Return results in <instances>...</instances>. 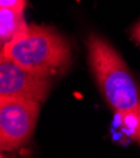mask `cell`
I'll return each mask as SVG.
<instances>
[{"label":"cell","mask_w":140,"mask_h":158,"mask_svg":"<svg viewBox=\"0 0 140 158\" xmlns=\"http://www.w3.org/2000/svg\"><path fill=\"white\" fill-rule=\"evenodd\" d=\"M131 38L138 44H140V22H138L131 28Z\"/></svg>","instance_id":"7"},{"label":"cell","mask_w":140,"mask_h":158,"mask_svg":"<svg viewBox=\"0 0 140 158\" xmlns=\"http://www.w3.org/2000/svg\"><path fill=\"white\" fill-rule=\"evenodd\" d=\"M27 25L23 11L13 8L0 6V44L5 46L11 42Z\"/></svg>","instance_id":"5"},{"label":"cell","mask_w":140,"mask_h":158,"mask_svg":"<svg viewBox=\"0 0 140 158\" xmlns=\"http://www.w3.org/2000/svg\"><path fill=\"white\" fill-rule=\"evenodd\" d=\"M88 66L101 95L140 146V85L121 55L98 34L87 39Z\"/></svg>","instance_id":"1"},{"label":"cell","mask_w":140,"mask_h":158,"mask_svg":"<svg viewBox=\"0 0 140 158\" xmlns=\"http://www.w3.org/2000/svg\"><path fill=\"white\" fill-rule=\"evenodd\" d=\"M50 77L24 69L0 56V98H23L44 102L50 90Z\"/></svg>","instance_id":"4"},{"label":"cell","mask_w":140,"mask_h":158,"mask_svg":"<svg viewBox=\"0 0 140 158\" xmlns=\"http://www.w3.org/2000/svg\"><path fill=\"white\" fill-rule=\"evenodd\" d=\"M41 102L23 98H0V149L13 152L32 138Z\"/></svg>","instance_id":"3"},{"label":"cell","mask_w":140,"mask_h":158,"mask_svg":"<svg viewBox=\"0 0 140 158\" xmlns=\"http://www.w3.org/2000/svg\"><path fill=\"white\" fill-rule=\"evenodd\" d=\"M0 56L10 58L29 71L52 77L70 66L72 47L53 28L27 24L11 42L2 47Z\"/></svg>","instance_id":"2"},{"label":"cell","mask_w":140,"mask_h":158,"mask_svg":"<svg viewBox=\"0 0 140 158\" xmlns=\"http://www.w3.org/2000/svg\"><path fill=\"white\" fill-rule=\"evenodd\" d=\"M25 5H27V0H0V6L3 8H13L24 11Z\"/></svg>","instance_id":"6"}]
</instances>
